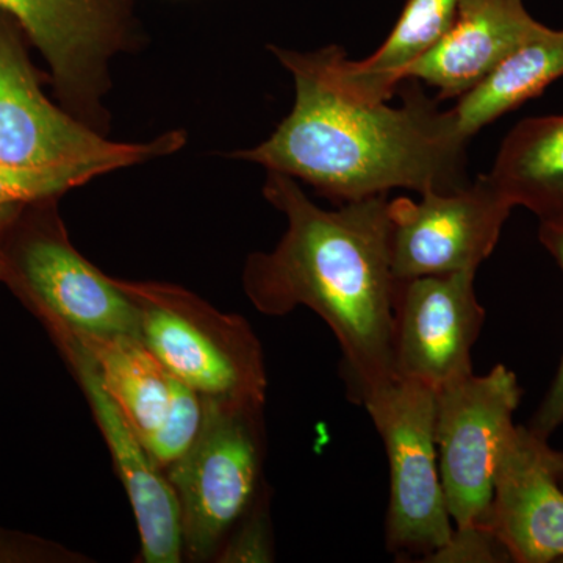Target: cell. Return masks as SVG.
Masks as SVG:
<instances>
[{
    "label": "cell",
    "instance_id": "30bf717a",
    "mask_svg": "<svg viewBox=\"0 0 563 563\" xmlns=\"http://www.w3.org/2000/svg\"><path fill=\"white\" fill-rule=\"evenodd\" d=\"M51 68L63 109L98 128L110 57L129 43L128 0H0Z\"/></svg>",
    "mask_w": 563,
    "mask_h": 563
},
{
    "label": "cell",
    "instance_id": "ac0fdd59",
    "mask_svg": "<svg viewBox=\"0 0 563 563\" xmlns=\"http://www.w3.org/2000/svg\"><path fill=\"white\" fill-rule=\"evenodd\" d=\"M563 76V31L542 25L454 107L468 139Z\"/></svg>",
    "mask_w": 563,
    "mask_h": 563
},
{
    "label": "cell",
    "instance_id": "2e32d148",
    "mask_svg": "<svg viewBox=\"0 0 563 563\" xmlns=\"http://www.w3.org/2000/svg\"><path fill=\"white\" fill-rule=\"evenodd\" d=\"M490 177L514 207L563 229V117L529 118L504 139Z\"/></svg>",
    "mask_w": 563,
    "mask_h": 563
},
{
    "label": "cell",
    "instance_id": "9c48e42d",
    "mask_svg": "<svg viewBox=\"0 0 563 563\" xmlns=\"http://www.w3.org/2000/svg\"><path fill=\"white\" fill-rule=\"evenodd\" d=\"M514 203L490 174L453 192L388 201L396 279L477 272L490 257Z\"/></svg>",
    "mask_w": 563,
    "mask_h": 563
},
{
    "label": "cell",
    "instance_id": "5bb4252c",
    "mask_svg": "<svg viewBox=\"0 0 563 563\" xmlns=\"http://www.w3.org/2000/svg\"><path fill=\"white\" fill-rule=\"evenodd\" d=\"M523 0H461L450 31L404 74L439 90V101L462 98L542 29Z\"/></svg>",
    "mask_w": 563,
    "mask_h": 563
},
{
    "label": "cell",
    "instance_id": "6da1fadb",
    "mask_svg": "<svg viewBox=\"0 0 563 563\" xmlns=\"http://www.w3.org/2000/svg\"><path fill=\"white\" fill-rule=\"evenodd\" d=\"M296 85L291 113L268 140L235 158L312 185L332 201L352 202L395 188L453 192L470 185L468 136L455 110L409 79L401 107L363 102L344 92L317 52L272 47Z\"/></svg>",
    "mask_w": 563,
    "mask_h": 563
},
{
    "label": "cell",
    "instance_id": "3957f363",
    "mask_svg": "<svg viewBox=\"0 0 563 563\" xmlns=\"http://www.w3.org/2000/svg\"><path fill=\"white\" fill-rule=\"evenodd\" d=\"M57 199L10 207L0 218L3 284L52 336H140L139 303L70 244Z\"/></svg>",
    "mask_w": 563,
    "mask_h": 563
},
{
    "label": "cell",
    "instance_id": "ffe728a7",
    "mask_svg": "<svg viewBox=\"0 0 563 563\" xmlns=\"http://www.w3.org/2000/svg\"><path fill=\"white\" fill-rule=\"evenodd\" d=\"M101 174L103 173L91 166L29 168L0 163V209L41 199L60 198L63 192Z\"/></svg>",
    "mask_w": 563,
    "mask_h": 563
},
{
    "label": "cell",
    "instance_id": "5b68a950",
    "mask_svg": "<svg viewBox=\"0 0 563 563\" xmlns=\"http://www.w3.org/2000/svg\"><path fill=\"white\" fill-rule=\"evenodd\" d=\"M202 401L201 431L166 468L179 499L184 554L196 562L220 554L263 488V406Z\"/></svg>",
    "mask_w": 563,
    "mask_h": 563
},
{
    "label": "cell",
    "instance_id": "d6986e66",
    "mask_svg": "<svg viewBox=\"0 0 563 563\" xmlns=\"http://www.w3.org/2000/svg\"><path fill=\"white\" fill-rule=\"evenodd\" d=\"M202 420V396L173 376L168 413L157 431L141 443L158 468H168L190 450L201 431Z\"/></svg>",
    "mask_w": 563,
    "mask_h": 563
},
{
    "label": "cell",
    "instance_id": "ba28073f",
    "mask_svg": "<svg viewBox=\"0 0 563 563\" xmlns=\"http://www.w3.org/2000/svg\"><path fill=\"white\" fill-rule=\"evenodd\" d=\"M521 395L517 374L503 363L435 393L440 477L455 529H490L496 463L515 428Z\"/></svg>",
    "mask_w": 563,
    "mask_h": 563
},
{
    "label": "cell",
    "instance_id": "277c9868",
    "mask_svg": "<svg viewBox=\"0 0 563 563\" xmlns=\"http://www.w3.org/2000/svg\"><path fill=\"white\" fill-rule=\"evenodd\" d=\"M27 33L0 9V163L29 168L91 166L103 174L173 154L184 132L151 143H114L41 90L38 70L29 57Z\"/></svg>",
    "mask_w": 563,
    "mask_h": 563
},
{
    "label": "cell",
    "instance_id": "7c38bea8",
    "mask_svg": "<svg viewBox=\"0 0 563 563\" xmlns=\"http://www.w3.org/2000/svg\"><path fill=\"white\" fill-rule=\"evenodd\" d=\"M563 451L529 426H517L496 463L490 529L512 562L563 558Z\"/></svg>",
    "mask_w": 563,
    "mask_h": 563
},
{
    "label": "cell",
    "instance_id": "8992f818",
    "mask_svg": "<svg viewBox=\"0 0 563 563\" xmlns=\"http://www.w3.org/2000/svg\"><path fill=\"white\" fill-rule=\"evenodd\" d=\"M121 285L139 303L141 340L169 374L202 398L265 406L262 346L243 318L172 285Z\"/></svg>",
    "mask_w": 563,
    "mask_h": 563
},
{
    "label": "cell",
    "instance_id": "9a60e30c",
    "mask_svg": "<svg viewBox=\"0 0 563 563\" xmlns=\"http://www.w3.org/2000/svg\"><path fill=\"white\" fill-rule=\"evenodd\" d=\"M461 0H409L387 41L372 57L347 60L339 46L318 51L331 79L352 98L387 102L404 74L442 41L457 14Z\"/></svg>",
    "mask_w": 563,
    "mask_h": 563
},
{
    "label": "cell",
    "instance_id": "d4e9b609",
    "mask_svg": "<svg viewBox=\"0 0 563 563\" xmlns=\"http://www.w3.org/2000/svg\"><path fill=\"white\" fill-rule=\"evenodd\" d=\"M0 217H2V210H0ZM0 282H2V265H0Z\"/></svg>",
    "mask_w": 563,
    "mask_h": 563
},
{
    "label": "cell",
    "instance_id": "7402d4cb",
    "mask_svg": "<svg viewBox=\"0 0 563 563\" xmlns=\"http://www.w3.org/2000/svg\"><path fill=\"white\" fill-rule=\"evenodd\" d=\"M426 562L493 563L512 562L506 548L488 528L455 529L450 542Z\"/></svg>",
    "mask_w": 563,
    "mask_h": 563
},
{
    "label": "cell",
    "instance_id": "cb8c5ba5",
    "mask_svg": "<svg viewBox=\"0 0 563 563\" xmlns=\"http://www.w3.org/2000/svg\"><path fill=\"white\" fill-rule=\"evenodd\" d=\"M65 548L46 542L29 533L0 529V563L2 562H62L69 561Z\"/></svg>",
    "mask_w": 563,
    "mask_h": 563
},
{
    "label": "cell",
    "instance_id": "44dd1931",
    "mask_svg": "<svg viewBox=\"0 0 563 563\" xmlns=\"http://www.w3.org/2000/svg\"><path fill=\"white\" fill-rule=\"evenodd\" d=\"M231 540L221 548V562H273V540L269 532L268 493H258L254 504L242 520Z\"/></svg>",
    "mask_w": 563,
    "mask_h": 563
},
{
    "label": "cell",
    "instance_id": "484cf974",
    "mask_svg": "<svg viewBox=\"0 0 563 563\" xmlns=\"http://www.w3.org/2000/svg\"><path fill=\"white\" fill-rule=\"evenodd\" d=\"M559 477H561V484H562V487H563V465H562V468H561V476H559Z\"/></svg>",
    "mask_w": 563,
    "mask_h": 563
},
{
    "label": "cell",
    "instance_id": "603a6c76",
    "mask_svg": "<svg viewBox=\"0 0 563 563\" xmlns=\"http://www.w3.org/2000/svg\"><path fill=\"white\" fill-rule=\"evenodd\" d=\"M539 239L548 252L558 262L563 273V229L540 225ZM563 426V358L559 372L555 374L550 390L544 396L537 412L533 413L529 428L544 439H550Z\"/></svg>",
    "mask_w": 563,
    "mask_h": 563
},
{
    "label": "cell",
    "instance_id": "52a82bcc",
    "mask_svg": "<svg viewBox=\"0 0 563 563\" xmlns=\"http://www.w3.org/2000/svg\"><path fill=\"white\" fill-rule=\"evenodd\" d=\"M435 390L395 379L361 399L383 439L390 470L385 544L398 559L426 562L454 532L435 444Z\"/></svg>",
    "mask_w": 563,
    "mask_h": 563
},
{
    "label": "cell",
    "instance_id": "8fae6325",
    "mask_svg": "<svg viewBox=\"0 0 563 563\" xmlns=\"http://www.w3.org/2000/svg\"><path fill=\"white\" fill-rule=\"evenodd\" d=\"M477 272L398 280L395 309L396 379L440 390L473 374L472 350L485 321Z\"/></svg>",
    "mask_w": 563,
    "mask_h": 563
},
{
    "label": "cell",
    "instance_id": "e0dca14e",
    "mask_svg": "<svg viewBox=\"0 0 563 563\" xmlns=\"http://www.w3.org/2000/svg\"><path fill=\"white\" fill-rule=\"evenodd\" d=\"M90 355L106 391L141 442L157 431L172 402L173 374L141 336H70Z\"/></svg>",
    "mask_w": 563,
    "mask_h": 563
},
{
    "label": "cell",
    "instance_id": "7a4b0ae2",
    "mask_svg": "<svg viewBox=\"0 0 563 563\" xmlns=\"http://www.w3.org/2000/svg\"><path fill=\"white\" fill-rule=\"evenodd\" d=\"M263 195L287 218L276 250L247 258L243 284L258 312L280 317L302 306L329 325L342 347L351 395L396 379L395 309L387 195L314 206L298 181L269 172Z\"/></svg>",
    "mask_w": 563,
    "mask_h": 563
},
{
    "label": "cell",
    "instance_id": "4fadbf2b",
    "mask_svg": "<svg viewBox=\"0 0 563 563\" xmlns=\"http://www.w3.org/2000/svg\"><path fill=\"white\" fill-rule=\"evenodd\" d=\"M84 385L92 412L109 443L114 466L131 499L146 563H177L184 555L179 499L168 477L152 461L139 435L106 391L95 363L70 339H55Z\"/></svg>",
    "mask_w": 563,
    "mask_h": 563
}]
</instances>
